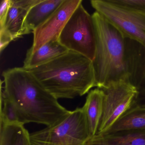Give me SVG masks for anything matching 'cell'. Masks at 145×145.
Returning a JSON list of instances; mask_svg holds the SVG:
<instances>
[{"label":"cell","instance_id":"18","mask_svg":"<svg viewBox=\"0 0 145 145\" xmlns=\"http://www.w3.org/2000/svg\"><path fill=\"white\" fill-rule=\"evenodd\" d=\"M110 3L137 12L145 14V0H108Z\"/></svg>","mask_w":145,"mask_h":145},{"label":"cell","instance_id":"7","mask_svg":"<svg viewBox=\"0 0 145 145\" xmlns=\"http://www.w3.org/2000/svg\"><path fill=\"white\" fill-rule=\"evenodd\" d=\"M101 89L104 94L103 112L97 134L106 132L134 105L137 94L136 88L125 81Z\"/></svg>","mask_w":145,"mask_h":145},{"label":"cell","instance_id":"12","mask_svg":"<svg viewBox=\"0 0 145 145\" xmlns=\"http://www.w3.org/2000/svg\"><path fill=\"white\" fill-rule=\"evenodd\" d=\"M68 51L58 40L50 41L34 52H27L23 67L31 70L49 62Z\"/></svg>","mask_w":145,"mask_h":145},{"label":"cell","instance_id":"20","mask_svg":"<svg viewBox=\"0 0 145 145\" xmlns=\"http://www.w3.org/2000/svg\"><path fill=\"white\" fill-rule=\"evenodd\" d=\"M136 89L137 94L134 104H145V77Z\"/></svg>","mask_w":145,"mask_h":145},{"label":"cell","instance_id":"2","mask_svg":"<svg viewBox=\"0 0 145 145\" xmlns=\"http://www.w3.org/2000/svg\"><path fill=\"white\" fill-rule=\"evenodd\" d=\"M29 70L57 99L82 96L96 87L92 61L74 52Z\"/></svg>","mask_w":145,"mask_h":145},{"label":"cell","instance_id":"3","mask_svg":"<svg viewBox=\"0 0 145 145\" xmlns=\"http://www.w3.org/2000/svg\"><path fill=\"white\" fill-rule=\"evenodd\" d=\"M92 16L96 35L95 55L92 61L96 87L103 89L120 81L128 82L125 64V38L97 12Z\"/></svg>","mask_w":145,"mask_h":145},{"label":"cell","instance_id":"17","mask_svg":"<svg viewBox=\"0 0 145 145\" xmlns=\"http://www.w3.org/2000/svg\"><path fill=\"white\" fill-rule=\"evenodd\" d=\"M0 121L7 123H21L17 111L14 106L10 101L4 98L1 95Z\"/></svg>","mask_w":145,"mask_h":145},{"label":"cell","instance_id":"8","mask_svg":"<svg viewBox=\"0 0 145 145\" xmlns=\"http://www.w3.org/2000/svg\"><path fill=\"white\" fill-rule=\"evenodd\" d=\"M82 3V0H64L56 12L33 32V44L28 52H34L50 41L58 40L64 26Z\"/></svg>","mask_w":145,"mask_h":145},{"label":"cell","instance_id":"10","mask_svg":"<svg viewBox=\"0 0 145 145\" xmlns=\"http://www.w3.org/2000/svg\"><path fill=\"white\" fill-rule=\"evenodd\" d=\"M40 0H12L3 30L13 40L21 38L24 34V22L30 9Z\"/></svg>","mask_w":145,"mask_h":145},{"label":"cell","instance_id":"22","mask_svg":"<svg viewBox=\"0 0 145 145\" xmlns=\"http://www.w3.org/2000/svg\"><path fill=\"white\" fill-rule=\"evenodd\" d=\"M84 145H106L103 143H101L95 140L92 139L91 137H90L85 143L84 144Z\"/></svg>","mask_w":145,"mask_h":145},{"label":"cell","instance_id":"9","mask_svg":"<svg viewBox=\"0 0 145 145\" xmlns=\"http://www.w3.org/2000/svg\"><path fill=\"white\" fill-rule=\"evenodd\" d=\"M125 64L128 81L137 88L145 77V46L125 38Z\"/></svg>","mask_w":145,"mask_h":145},{"label":"cell","instance_id":"19","mask_svg":"<svg viewBox=\"0 0 145 145\" xmlns=\"http://www.w3.org/2000/svg\"><path fill=\"white\" fill-rule=\"evenodd\" d=\"M12 0H2L0 6V29L5 27L10 8L12 5Z\"/></svg>","mask_w":145,"mask_h":145},{"label":"cell","instance_id":"15","mask_svg":"<svg viewBox=\"0 0 145 145\" xmlns=\"http://www.w3.org/2000/svg\"><path fill=\"white\" fill-rule=\"evenodd\" d=\"M91 137L106 145H145V130L97 134Z\"/></svg>","mask_w":145,"mask_h":145},{"label":"cell","instance_id":"16","mask_svg":"<svg viewBox=\"0 0 145 145\" xmlns=\"http://www.w3.org/2000/svg\"><path fill=\"white\" fill-rule=\"evenodd\" d=\"M21 123H7L0 121V145H28L30 134Z\"/></svg>","mask_w":145,"mask_h":145},{"label":"cell","instance_id":"4","mask_svg":"<svg viewBox=\"0 0 145 145\" xmlns=\"http://www.w3.org/2000/svg\"><path fill=\"white\" fill-rule=\"evenodd\" d=\"M31 141L53 145H84L91 137L86 115L83 108L70 111L55 125L30 134Z\"/></svg>","mask_w":145,"mask_h":145},{"label":"cell","instance_id":"5","mask_svg":"<svg viewBox=\"0 0 145 145\" xmlns=\"http://www.w3.org/2000/svg\"><path fill=\"white\" fill-rule=\"evenodd\" d=\"M58 41L69 51L94 61L96 45L95 28L92 15L84 8L82 3L64 26Z\"/></svg>","mask_w":145,"mask_h":145},{"label":"cell","instance_id":"24","mask_svg":"<svg viewBox=\"0 0 145 145\" xmlns=\"http://www.w3.org/2000/svg\"><path fill=\"white\" fill-rule=\"evenodd\" d=\"M28 145H32V144H31V142H30V143H29V144H28Z\"/></svg>","mask_w":145,"mask_h":145},{"label":"cell","instance_id":"11","mask_svg":"<svg viewBox=\"0 0 145 145\" xmlns=\"http://www.w3.org/2000/svg\"><path fill=\"white\" fill-rule=\"evenodd\" d=\"M64 0H40L29 12L24 22V34H29L47 20Z\"/></svg>","mask_w":145,"mask_h":145},{"label":"cell","instance_id":"23","mask_svg":"<svg viewBox=\"0 0 145 145\" xmlns=\"http://www.w3.org/2000/svg\"><path fill=\"white\" fill-rule=\"evenodd\" d=\"M32 145H53L51 144H46V143H42V142H37L31 141Z\"/></svg>","mask_w":145,"mask_h":145},{"label":"cell","instance_id":"14","mask_svg":"<svg viewBox=\"0 0 145 145\" xmlns=\"http://www.w3.org/2000/svg\"><path fill=\"white\" fill-rule=\"evenodd\" d=\"M133 130H145V104H134L106 132L102 134Z\"/></svg>","mask_w":145,"mask_h":145},{"label":"cell","instance_id":"1","mask_svg":"<svg viewBox=\"0 0 145 145\" xmlns=\"http://www.w3.org/2000/svg\"><path fill=\"white\" fill-rule=\"evenodd\" d=\"M5 84L1 95L17 111L21 123H36L47 126L63 119L70 111L58 102L29 70L15 67L2 74Z\"/></svg>","mask_w":145,"mask_h":145},{"label":"cell","instance_id":"6","mask_svg":"<svg viewBox=\"0 0 145 145\" xmlns=\"http://www.w3.org/2000/svg\"><path fill=\"white\" fill-rule=\"evenodd\" d=\"M91 6L116 28L124 38L145 46V14L110 3L108 0H92Z\"/></svg>","mask_w":145,"mask_h":145},{"label":"cell","instance_id":"13","mask_svg":"<svg viewBox=\"0 0 145 145\" xmlns=\"http://www.w3.org/2000/svg\"><path fill=\"white\" fill-rule=\"evenodd\" d=\"M104 92L97 88L88 93L86 102L82 107L89 125L91 137L97 134L103 112Z\"/></svg>","mask_w":145,"mask_h":145},{"label":"cell","instance_id":"21","mask_svg":"<svg viewBox=\"0 0 145 145\" xmlns=\"http://www.w3.org/2000/svg\"><path fill=\"white\" fill-rule=\"evenodd\" d=\"M13 41L12 37L4 30H0V51L2 52L10 42Z\"/></svg>","mask_w":145,"mask_h":145}]
</instances>
